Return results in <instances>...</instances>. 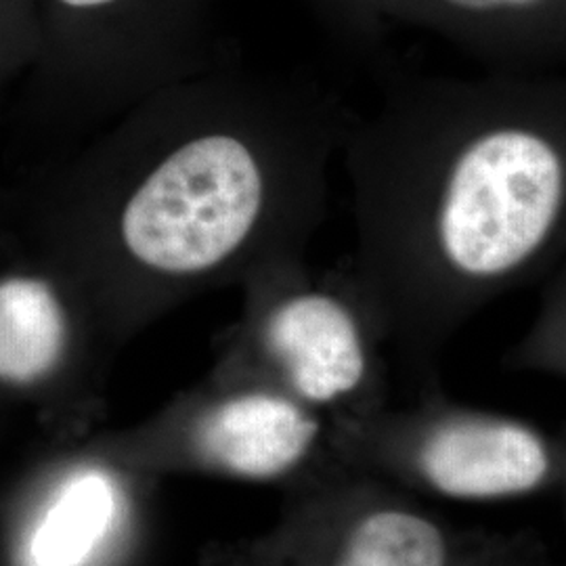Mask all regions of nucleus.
<instances>
[{
    "instance_id": "14",
    "label": "nucleus",
    "mask_w": 566,
    "mask_h": 566,
    "mask_svg": "<svg viewBox=\"0 0 566 566\" xmlns=\"http://www.w3.org/2000/svg\"><path fill=\"white\" fill-rule=\"evenodd\" d=\"M558 489H563L566 493V462H565V470H563V481H560V486ZM566 565V563H565Z\"/></svg>"
},
{
    "instance_id": "2",
    "label": "nucleus",
    "mask_w": 566,
    "mask_h": 566,
    "mask_svg": "<svg viewBox=\"0 0 566 566\" xmlns=\"http://www.w3.org/2000/svg\"><path fill=\"white\" fill-rule=\"evenodd\" d=\"M91 149L76 264L187 287L304 259L350 118L322 91H156Z\"/></svg>"
},
{
    "instance_id": "1",
    "label": "nucleus",
    "mask_w": 566,
    "mask_h": 566,
    "mask_svg": "<svg viewBox=\"0 0 566 566\" xmlns=\"http://www.w3.org/2000/svg\"><path fill=\"white\" fill-rule=\"evenodd\" d=\"M343 156L355 280L426 369L566 254V70L413 82L350 122Z\"/></svg>"
},
{
    "instance_id": "7",
    "label": "nucleus",
    "mask_w": 566,
    "mask_h": 566,
    "mask_svg": "<svg viewBox=\"0 0 566 566\" xmlns=\"http://www.w3.org/2000/svg\"><path fill=\"white\" fill-rule=\"evenodd\" d=\"M322 426L290 392L248 390L212 407L200 430L208 460L243 479H277L303 464Z\"/></svg>"
},
{
    "instance_id": "8",
    "label": "nucleus",
    "mask_w": 566,
    "mask_h": 566,
    "mask_svg": "<svg viewBox=\"0 0 566 566\" xmlns=\"http://www.w3.org/2000/svg\"><path fill=\"white\" fill-rule=\"evenodd\" d=\"M70 346L60 290L42 277L0 280V382L36 385L57 371Z\"/></svg>"
},
{
    "instance_id": "5",
    "label": "nucleus",
    "mask_w": 566,
    "mask_h": 566,
    "mask_svg": "<svg viewBox=\"0 0 566 566\" xmlns=\"http://www.w3.org/2000/svg\"><path fill=\"white\" fill-rule=\"evenodd\" d=\"M322 526L317 566H472L493 535L399 493L357 491Z\"/></svg>"
},
{
    "instance_id": "6",
    "label": "nucleus",
    "mask_w": 566,
    "mask_h": 566,
    "mask_svg": "<svg viewBox=\"0 0 566 566\" xmlns=\"http://www.w3.org/2000/svg\"><path fill=\"white\" fill-rule=\"evenodd\" d=\"M409 21L491 72L566 70V0H418Z\"/></svg>"
},
{
    "instance_id": "11",
    "label": "nucleus",
    "mask_w": 566,
    "mask_h": 566,
    "mask_svg": "<svg viewBox=\"0 0 566 566\" xmlns=\"http://www.w3.org/2000/svg\"><path fill=\"white\" fill-rule=\"evenodd\" d=\"M472 566H566L528 533H493Z\"/></svg>"
},
{
    "instance_id": "12",
    "label": "nucleus",
    "mask_w": 566,
    "mask_h": 566,
    "mask_svg": "<svg viewBox=\"0 0 566 566\" xmlns=\"http://www.w3.org/2000/svg\"><path fill=\"white\" fill-rule=\"evenodd\" d=\"M418 0H357V4L365 11H376V13H395L409 18Z\"/></svg>"
},
{
    "instance_id": "3",
    "label": "nucleus",
    "mask_w": 566,
    "mask_h": 566,
    "mask_svg": "<svg viewBox=\"0 0 566 566\" xmlns=\"http://www.w3.org/2000/svg\"><path fill=\"white\" fill-rule=\"evenodd\" d=\"M371 458L413 491L458 504L518 502L558 489L566 434L439 390L357 430Z\"/></svg>"
},
{
    "instance_id": "4",
    "label": "nucleus",
    "mask_w": 566,
    "mask_h": 566,
    "mask_svg": "<svg viewBox=\"0 0 566 566\" xmlns=\"http://www.w3.org/2000/svg\"><path fill=\"white\" fill-rule=\"evenodd\" d=\"M271 287L261 340L285 392L311 409L364 403L376 386L378 315L355 280L327 282L304 259L261 269Z\"/></svg>"
},
{
    "instance_id": "13",
    "label": "nucleus",
    "mask_w": 566,
    "mask_h": 566,
    "mask_svg": "<svg viewBox=\"0 0 566 566\" xmlns=\"http://www.w3.org/2000/svg\"><path fill=\"white\" fill-rule=\"evenodd\" d=\"M63 7L67 9H78V11H95V9H103V7H109L118 0H57Z\"/></svg>"
},
{
    "instance_id": "10",
    "label": "nucleus",
    "mask_w": 566,
    "mask_h": 566,
    "mask_svg": "<svg viewBox=\"0 0 566 566\" xmlns=\"http://www.w3.org/2000/svg\"><path fill=\"white\" fill-rule=\"evenodd\" d=\"M504 367L566 385V254L554 266L533 319L507 348Z\"/></svg>"
},
{
    "instance_id": "9",
    "label": "nucleus",
    "mask_w": 566,
    "mask_h": 566,
    "mask_svg": "<svg viewBox=\"0 0 566 566\" xmlns=\"http://www.w3.org/2000/svg\"><path fill=\"white\" fill-rule=\"evenodd\" d=\"M120 512L114 481L81 470L57 489L28 544L30 566H86L107 544Z\"/></svg>"
}]
</instances>
